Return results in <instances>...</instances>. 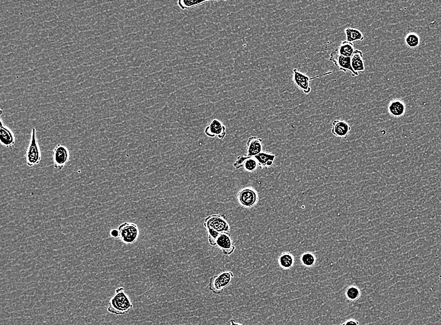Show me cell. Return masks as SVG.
I'll return each instance as SVG.
<instances>
[{"label": "cell", "mask_w": 441, "mask_h": 325, "mask_svg": "<svg viewBox=\"0 0 441 325\" xmlns=\"http://www.w3.org/2000/svg\"><path fill=\"white\" fill-rule=\"evenodd\" d=\"M133 304L122 286L117 288L115 294L109 302V313L115 315H126L133 309Z\"/></svg>", "instance_id": "1"}, {"label": "cell", "mask_w": 441, "mask_h": 325, "mask_svg": "<svg viewBox=\"0 0 441 325\" xmlns=\"http://www.w3.org/2000/svg\"><path fill=\"white\" fill-rule=\"evenodd\" d=\"M26 161L29 167L38 165L42 161V152L38 143L35 128H32L31 140L26 151Z\"/></svg>", "instance_id": "2"}, {"label": "cell", "mask_w": 441, "mask_h": 325, "mask_svg": "<svg viewBox=\"0 0 441 325\" xmlns=\"http://www.w3.org/2000/svg\"><path fill=\"white\" fill-rule=\"evenodd\" d=\"M234 274L230 271H224L209 280L208 288L214 294L220 295L232 283Z\"/></svg>", "instance_id": "3"}, {"label": "cell", "mask_w": 441, "mask_h": 325, "mask_svg": "<svg viewBox=\"0 0 441 325\" xmlns=\"http://www.w3.org/2000/svg\"><path fill=\"white\" fill-rule=\"evenodd\" d=\"M332 74H333V72H329L326 73V74H322V75H318L311 78V77L308 76L307 74L299 71L297 68H294L293 70V81L297 87L303 92V93L308 95L312 91L310 82L312 80L316 78H320V77L323 76L331 75Z\"/></svg>", "instance_id": "4"}, {"label": "cell", "mask_w": 441, "mask_h": 325, "mask_svg": "<svg viewBox=\"0 0 441 325\" xmlns=\"http://www.w3.org/2000/svg\"><path fill=\"white\" fill-rule=\"evenodd\" d=\"M120 240L126 245H132L138 241L139 236V229L136 224L124 222L119 226Z\"/></svg>", "instance_id": "5"}, {"label": "cell", "mask_w": 441, "mask_h": 325, "mask_svg": "<svg viewBox=\"0 0 441 325\" xmlns=\"http://www.w3.org/2000/svg\"><path fill=\"white\" fill-rule=\"evenodd\" d=\"M204 226L205 228L211 229L217 232L230 234L231 226L224 215L209 216L205 219Z\"/></svg>", "instance_id": "6"}, {"label": "cell", "mask_w": 441, "mask_h": 325, "mask_svg": "<svg viewBox=\"0 0 441 325\" xmlns=\"http://www.w3.org/2000/svg\"><path fill=\"white\" fill-rule=\"evenodd\" d=\"M237 198L239 204L245 208H252L259 202L258 192L252 187H246L239 190Z\"/></svg>", "instance_id": "7"}, {"label": "cell", "mask_w": 441, "mask_h": 325, "mask_svg": "<svg viewBox=\"0 0 441 325\" xmlns=\"http://www.w3.org/2000/svg\"><path fill=\"white\" fill-rule=\"evenodd\" d=\"M70 158V151L67 147L58 144L53 148V162L55 169L63 170L69 162Z\"/></svg>", "instance_id": "8"}, {"label": "cell", "mask_w": 441, "mask_h": 325, "mask_svg": "<svg viewBox=\"0 0 441 325\" xmlns=\"http://www.w3.org/2000/svg\"><path fill=\"white\" fill-rule=\"evenodd\" d=\"M329 61L332 62L334 65L339 67V71L344 73L350 72L352 76H358L359 74L353 70L351 65L350 57L341 56L338 54L336 50H334L330 55Z\"/></svg>", "instance_id": "9"}, {"label": "cell", "mask_w": 441, "mask_h": 325, "mask_svg": "<svg viewBox=\"0 0 441 325\" xmlns=\"http://www.w3.org/2000/svg\"><path fill=\"white\" fill-rule=\"evenodd\" d=\"M205 133L208 137L215 138L218 136L220 140H223L227 134L226 128L220 119L214 118L205 127Z\"/></svg>", "instance_id": "10"}, {"label": "cell", "mask_w": 441, "mask_h": 325, "mask_svg": "<svg viewBox=\"0 0 441 325\" xmlns=\"http://www.w3.org/2000/svg\"><path fill=\"white\" fill-rule=\"evenodd\" d=\"M215 247L221 250L224 255L230 256L234 253L236 247L233 245L230 234L220 233L215 241Z\"/></svg>", "instance_id": "11"}, {"label": "cell", "mask_w": 441, "mask_h": 325, "mask_svg": "<svg viewBox=\"0 0 441 325\" xmlns=\"http://www.w3.org/2000/svg\"><path fill=\"white\" fill-rule=\"evenodd\" d=\"M233 166L236 170H238L243 166L246 172L252 173L255 172L259 164L255 158L240 155L237 157L236 162L233 164Z\"/></svg>", "instance_id": "12"}, {"label": "cell", "mask_w": 441, "mask_h": 325, "mask_svg": "<svg viewBox=\"0 0 441 325\" xmlns=\"http://www.w3.org/2000/svg\"><path fill=\"white\" fill-rule=\"evenodd\" d=\"M0 124V142L3 147L12 148L16 144V139L14 132L9 128L4 125L3 119L1 118Z\"/></svg>", "instance_id": "13"}, {"label": "cell", "mask_w": 441, "mask_h": 325, "mask_svg": "<svg viewBox=\"0 0 441 325\" xmlns=\"http://www.w3.org/2000/svg\"><path fill=\"white\" fill-rule=\"evenodd\" d=\"M331 133L336 137L346 138L350 132L351 127L347 121L340 119L334 120L331 123Z\"/></svg>", "instance_id": "14"}, {"label": "cell", "mask_w": 441, "mask_h": 325, "mask_svg": "<svg viewBox=\"0 0 441 325\" xmlns=\"http://www.w3.org/2000/svg\"><path fill=\"white\" fill-rule=\"evenodd\" d=\"M248 157H254L263 151V140L258 136H252L248 138L246 143Z\"/></svg>", "instance_id": "15"}, {"label": "cell", "mask_w": 441, "mask_h": 325, "mask_svg": "<svg viewBox=\"0 0 441 325\" xmlns=\"http://www.w3.org/2000/svg\"><path fill=\"white\" fill-rule=\"evenodd\" d=\"M388 112L391 117L400 118L405 115L406 106L401 99H393L388 104Z\"/></svg>", "instance_id": "16"}, {"label": "cell", "mask_w": 441, "mask_h": 325, "mask_svg": "<svg viewBox=\"0 0 441 325\" xmlns=\"http://www.w3.org/2000/svg\"><path fill=\"white\" fill-rule=\"evenodd\" d=\"M351 65L356 73L363 72L365 70L363 54L362 51L356 49L350 57Z\"/></svg>", "instance_id": "17"}, {"label": "cell", "mask_w": 441, "mask_h": 325, "mask_svg": "<svg viewBox=\"0 0 441 325\" xmlns=\"http://www.w3.org/2000/svg\"><path fill=\"white\" fill-rule=\"evenodd\" d=\"M254 157L258 162L259 166L263 168L272 167L276 159L275 154L263 151Z\"/></svg>", "instance_id": "18"}, {"label": "cell", "mask_w": 441, "mask_h": 325, "mask_svg": "<svg viewBox=\"0 0 441 325\" xmlns=\"http://www.w3.org/2000/svg\"><path fill=\"white\" fill-rule=\"evenodd\" d=\"M279 266L284 270H288L292 268L295 264V257L290 252L284 251L280 254L278 258Z\"/></svg>", "instance_id": "19"}, {"label": "cell", "mask_w": 441, "mask_h": 325, "mask_svg": "<svg viewBox=\"0 0 441 325\" xmlns=\"http://www.w3.org/2000/svg\"><path fill=\"white\" fill-rule=\"evenodd\" d=\"M344 33L346 34V41L350 43L362 42L364 40V35L359 30L354 28H346L345 29Z\"/></svg>", "instance_id": "20"}, {"label": "cell", "mask_w": 441, "mask_h": 325, "mask_svg": "<svg viewBox=\"0 0 441 325\" xmlns=\"http://www.w3.org/2000/svg\"><path fill=\"white\" fill-rule=\"evenodd\" d=\"M338 54L346 57H351L354 53L355 49L352 43L343 41L338 48L336 49Z\"/></svg>", "instance_id": "21"}, {"label": "cell", "mask_w": 441, "mask_h": 325, "mask_svg": "<svg viewBox=\"0 0 441 325\" xmlns=\"http://www.w3.org/2000/svg\"><path fill=\"white\" fill-rule=\"evenodd\" d=\"M345 295H346V298L348 301L355 302V301H357L361 298V290L358 286L355 285L349 286L346 288Z\"/></svg>", "instance_id": "22"}, {"label": "cell", "mask_w": 441, "mask_h": 325, "mask_svg": "<svg viewBox=\"0 0 441 325\" xmlns=\"http://www.w3.org/2000/svg\"><path fill=\"white\" fill-rule=\"evenodd\" d=\"M406 46L410 49H416L420 45L421 39L418 34L410 32L407 34L404 38Z\"/></svg>", "instance_id": "23"}, {"label": "cell", "mask_w": 441, "mask_h": 325, "mask_svg": "<svg viewBox=\"0 0 441 325\" xmlns=\"http://www.w3.org/2000/svg\"><path fill=\"white\" fill-rule=\"evenodd\" d=\"M211 1H213V0H205V1H196V0H179L177 1V4L181 10H185L195 8Z\"/></svg>", "instance_id": "24"}, {"label": "cell", "mask_w": 441, "mask_h": 325, "mask_svg": "<svg viewBox=\"0 0 441 325\" xmlns=\"http://www.w3.org/2000/svg\"><path fill=\"white\" fill-rule=\"evenodd\" d=\"M300 261L301 264L304 266L307 267V268H311V267H313L315 265L316 257L315 254L312 253V252H305V253L301 254Z\"/></svg>", "instance_id": "25"}, {"label": "cell", "mask_w": 441, "mask_h": 325, "mask_svg": "<svg viewBox=\"0 0 441 325\" xmlns=\"http://www.w3.org/2000/svg\"><path fill=\"white\" fill-rule=\"evenodd\" d=\"M206 229L207 235H208V241L209 244H210L212 247H215L216 239L217 238L218 235L220 234V233L216 232L215 230H211V229Z\"/></svg>", "instance_id": "26"}, {"label": "cell", "mask_w": 441, "mask_h": 325, "mask_svg": "<svg viewBox=\"0 0 441 325\" xmlns=\"http://www.w3.org/2000/svg\"><path fill=\"white\" fill-rule=\"evenodd\" d=\"M109 235L113 239L119 238L120 236V232L118 229H111L109 232Z\"/></svg>", "instance_id": "27"}, {"label": "cell", "mask_w": 441, "mask_h": 325, "mask_svg": "<svg viewBox=\"0 0 441 325\" xmlns=\"http://www.w3.org/2000/svg\"><path fill=\"white\" fill-rule=\"evenodd\" d=\"M341 325H360L358 321L354 319H349L344 322Z\"/></svg>", "instance_id": "28"}, {"label": "cell", "mask_w": 441, "mask_h": 325, "mask_svg": "<svg viewBox=\"0 0 441 325\" xmlns=\"http://www.w3.org/2000/svg\"><path fill=\"white\" fill-rule=\"evenodd\" d=\"M230 325H243L239 324V323L236 322V321L233 319V320H230Z\"/></svg>", "instance_id": "29"}]
</instances>
